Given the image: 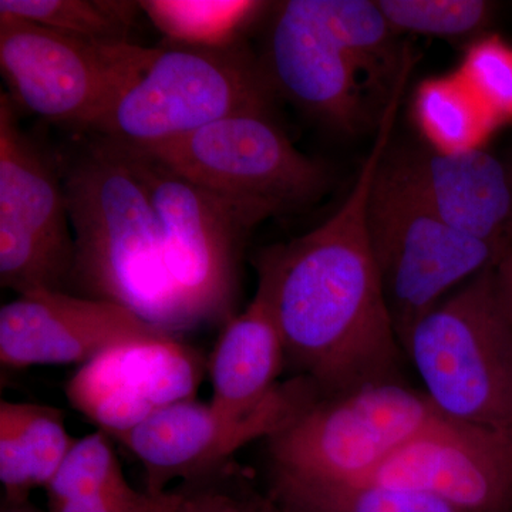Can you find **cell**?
<instances>
[{"instance_id": "26", "label": "cell", "mask_w": 512, "mask_h": 512, "mask_svg": "<svg viewBox=\"0 0 512 512\" xmlns=\"http://www.w3.org/2000/svg\"><path fill=\"white\" fill-rule=\"evenodd\" d=\"M460 77L491 119L512 117L511 46L497 37L480 40L464 57Z\"/></svg>"}, {"instance_id": "23", "label": "cell", "mask_w": 512, "mask_h": 512, "mask_svg": "<svg viewBox=\"0 0 512 512\" xmlns=\"http://www.w3.org/2000/svg\"><path fill=\"white\" fill-rule=\"evenodd\" d=\"M109 434L103 430L77 439L45 488L47 505L92 497L128 487Z\"/></svg>"}, {"instance_id": "29", "label": "cell", "mask_w": 512, "mask_h": 512, "mask_svg": "<svg viewBox=\"0 0 512 512\" xmlns=\"http://www.w3.org/2000/svg\"><path fill=\"white\" fill-rule=\"evenodd\" d=\"M495 276H497L498 289L508 315L512 319V242H505L501 248L497 261L494 264Z\"/></svg>"}, {"instance_id": "35", "label": "cell", "mask_w": 512, "mask_h": 512, "mask_svg": "<svg viewBox=\"0 0 512 512\" xmlns=\"http://www.w3.org/2000/svg\"><path fill=\"white\" fill-rule=\"evenodd\" d=\"M510 229H512V222H511L510 228H508V231H510Z\"/></svg>"}, {"instance_id": "28", "label": "cell", "mask_w": 512, "mask_h": 512, "mask_svg": "<svg viewBox=\"0 0 512 512\" xmlns=\"http://www.w3.org/2000/svg\"><path fill=\"white\" fill-rule=\"evenodd\" d=\"M146 491L134 490L131 485L121 490L76 498L47 505V512H141L148 503Z\"/></svg>"}, {"instance_id": "21", "label": "cell", "mask_w": 512, "mask_h": 512, "mask_svg": "<svg viewBox=\"0 0 512 512\" xmlns=\"http://www.w3.org/2000/svg\"><path fill=\"white\" fill-rule=\"evenodd\" d=\"M414 109L436 150L446 153L477 148L491 120L461 77H441L421 84Z\"/></svg>"}, {"instance_id": "25", "label": "cell", "mask_w": 512, "mask_h": 512, "mask_svg": "<svg viewBox=\"0 0 512 512\" xmlns=\"http://www.w3.org/2000/svg\"><path fill=\"white\" fill-rule=\"evenodd\" d=\"M0 420L9 423L19 434L32 460L37 488H46L77 440L67 431L62 410L2 400Z\"/></svg>"}, {"instance_id": "2", "label": "cell", "mask_w": 512, "mask_h": 512, "mask_svg": "<svg viewBox=\"0 0 512 512\" xmlns=\"http://www.w3.org/2000/svg\"><path fill=\"white\" fill-rule=\"evenodd\" d=\"M62 165L74 239L69 292L124 306L174 338L191 332L156 211L123 148L96 136Z\"/></svg>"}, {"instance_id": "12", "label": "cell", "mask_w": 512, "mask_h": 512, "mask_svg": "<svg viewBox=\"0 0 512 512\" xmlns=\"http://www.w3.org/2000/svg\"><path fill=\"white\" fill-rule=\"evenodd\" d=\"M363 481L431 495L461 512H512V429L441 416Z\"/></svg>"}, {"instance_id": "7", "label": "cell", "mask_w": 512, "mask_h": 512, "mask_svg": "<svg viewBox=\"0 0 512 512\" xmlns=\"http://www.w3.org/2000/svg\"><path fill=\"white\" fill-rule=\"evenodd\" d=\"M367 231L402 348L414 326L448 292L494 265L504 247L495 248L451 228L383 163L370 194Z\"/></svg>"}, {"instance_id": "20", "label": "cell", "mask_w": 512, "mask_h": 512, "mask_svg": "<svg viewBox=\"0 0 512 512\" xmlns=\"http://www.w3.org/2000/svg\"><path fill=\"white\" fill-rule=\"evenodd\" d=\"M138 9L123 0H0V15L94 43L130 42Z\"/></svg>"}, {"instance_id": "1", "label": "cell", "mask_w": 512, "mask_h": 512, "mask_svg": "<svg viewBox=\"0 0 512 512\" xmlns=\"http://www.w3.org/2000/svg\"><path fill=\"white\" fill-rule=\"evenodd\" d=\"M397 83L375 146L339 210L308 234L259 255L271 293L285 366L319 397L399 380L403 348L394 330L367 231V207L400 97Z\"/></svg>"}, {"instance_id": "32", "label": "cell", "mask_w": 512, "mask_h": 512, "mask_svg": "<svg viewBox=\"0 0 512 512\" xmlns=\"http://www.w3.org/2000/svg\"><path fill=\"white\" fill-rule=\"evenodd\" d=\"M180 488L181 495H183V500H181L180 512H198L197 504H195L194 498L192 495L188 493L187 490L181 485Z\"/></svg>"}, {"instance_id": "31", "label": "cell", "mask_w": 512, "mask_h": 512, "mask_svg": "<svg viewBox=\"0 0 512 512\" xmlns=\"http://www.w3.org/2000/svg\"><path fill=\"white\" fill-rule=\"evenodd\" d=\"M0 512H40L30 503L13 504L8 501H2V510Z\"/></svg>"}, {"instance_id": "18", "label": "cell", "mask_w": 512, "mask_h": 512, "mask_svg": "<svg viewBox=\"0 0 512 512\" xmlns=\"http://www.w3.org/2000/svg\"><path fill=\"white\" fill-rule=\"evenodd\" d=\"M271 498L285 512H461L431 495L389 485L305 480L272 473Z\"/></svg>"}, {"instance_id": "9", "label": "cell", "mask_w": 512, "mask_h": 512, "mask_svg": "<svg viewBox=\"0 0 512 512\" xmlns=\"http://www.w3.org/2000/svg\"><path fill=\"white\" fill-rule=\"evenodd\" d=\"M147 47L94 43L0 15V70L16 109L94 133Z\"/></svg>"}, {"instance_id": "34", "label": "cell", "mask_w": 512, "mask_h": 512, "mask_svg": "<svg viewBox=\"0 0 512 512\" xmlns=\"http://www.w3.org/2000/svg\"><path fill=\"white\" fill-rule=\"evenodd\" d=\"M275 512H284V511H282L281 508H279L278 505H276Z\"/></svg>"}, {"instance_id": "13", "label": "cell", "mask_w": 512, "mask_h": 512, "mask_svg": "<svg viewBox=\"0 0 512 512\" xmlns=\"http://www.w3.org/2000/svg\"><path fill=\"white\" fill-rule=\"evenodd\" d=\"M208 363L177 338L136 340L104 350L66 386L73 409L111 439L167 407L195 400Z\"/></svg>"}, {"instance_id": "24", "label": "cell", "mask_w": 512, "mask_h": 512, "mask_svg": "<svg viewBox=\"0 0 512 512\" xmlns=\"http://www.w3.org/2000/svg\"><path fill=\"white\" fill-rule=\"evenodd\" d=\"M390 28L396 32L440 37L473 35L493 16L484 0H377Z\"/></svg>"}, {"instance_id": "19", "label": "cell", "mask_w": 512, "mask_h": 512, "mask_svg": "<svg viewBox=\"0 0 512 512\" xmlns=\"http://www.w3.org/2000/svg\"><path fill=\"white\" fill-rule=\"evenodd\" d=\"M140 10L170 45L228 47L242 42L245 29L265 9L249 0H144Z\"/></svg>"}, {"instance_id": "17", "label": "cell", "mask_w": 512, "mask_h": 512, "mask_svg": "<svg viewBox=\"0 0 512 512\" xmlns=\"http://www.w3.org/2000/svg\"><path fill=\"white\" fill-rule=\"evenodd\" d=\"M285 349L268 285L259 278L254 299L222 328L208 360L211 404L229 416H249L278 389Z\"/></svg>"}, {"instance_id": "30", "label": "cell", "mask_w": 512, "mask_h": 512, "mask_svg": "<svg viewBox=\"0 0 512 512\" xmlns=\"http://www.w3.org/2000/svg\"><path fill=\"white\" fill-rule=\"evenodd\" d=\"M148 503L141 512H180L181 495L180 488L165 491L163 494H148Z\"/></svg>"}, {"instance_id": "4", "label": "cell", "mask_w": 512, "mask_h": 512, "mask_svg": "<svg viewBox=\"0 0 512 512\" xmlns=\"http://www.w3.org/2000/svg\"><path fill=\"white\" fill-rule=\"evenodd\" d=\"M403 350L443 416L512 429V319L494 265L424 316Z\"/></svg>"}, {"instance_id": "11", "label": "cell", "mask_w": 512, "mask_h": 512, "mask_svg": "<svg viewBox=\"0 0 512 512\" xmlns=\"http://www.w3.org/2000/svg\"><path fill=\"white\" fill-rule=\"evenodd\" d=\"M318 397L308 380L292 377L249 416H229L211 403L185 400L114 440L140 461L146 493L163 494L173 481L200 480L231 461L239 448L274 436Z\"/></svg>"}, {"instance_id": "8", "label": "cell", "mask_w": 512, "mask_h": 512, "mask_svg": "<svg viewBox=\"0 0 512 512\" xmlns=\"http://www.w3.org/2000/svg\"><path fill=\"white\" fill-rule=\"evenodd\" d=\"M138 151L192 183L266 208L274 217L303 210L329 187L326 168L293 146L272 114H237Z\"/></svg>"}, {"instance_id": "22", "label": "cell", "mask_w": 512, "mask_h": 512, "mask_svg": "<svg viewBox=\"0 0 512 512\" xmlns=\"http://www.w3.org/2000/svg\"><path fill=\"white\" fill-rule=\"evenodd\" d=\"M330 25L346 47L366 86H382L392 74L399 76L402 62L396 57L394 30L370 0H325Z\"/></svg>"}, {"instance_id": "6", "label": "cell", "mask_w": 512, "mask_h": 512, "mask_svg": "<svg viewBox=\"0 0 512 512\" xmlns=\"http://www.w3.org/2000/svg\"><path fill=\"white\" fill-rule=\"evenodd\" d=\"M443 414L426 393L394 380L318 397L268 441L272 473L357 483Z\"/></svg>"}, {"instance_id": "15", "label": "cell", "mask_w": 512, "mask_h": 512, "mask_svg": "<svg viewBox=\"0 0 512 512\" xmlns=\"http://www.w3.org/2000/svg\"><path fill=\"white\" fill-rule=\"evenodd\" d=\"M174 338L117 303L69 292L20 295L0 309V363L8 369L86 365L136 340Z\"/></svg>"}, {"instance_id": "5", "label": "cell", "mask_w": 512, "mask_h": 512, "mask_svg": "<svg viewBox=\"0 0 512 512\" xmlns=\"http://www.w3.org/2000/svg\"><path fill=\"white\" fill-rule=\"evenodd\" d=\"M120 147L150 195L168 275L191 330L227 325L237 308L247 239L274 215L192 183L141 151Z\"/></svg>"}, {"instance_id": "14", "label": "cell", "mask_w": 512, "mask_h": 512, "mask_svg": "<svg viewBox=\"0 0 512 512\" xmlns=\"http://www.w3.org/2000/svg\"><path fill=\"white\" fill-rule=\"evenodd\" d=\"M262 63L278 97L326 126L353 133L365 121L366 82L330 25L325 0L278 3Z\"/></svg>"}, {"instance_id": "10", "label": "cell", "mask_w": 512, "mask_h": 512, "mask_svg": "<svg viewBox=\"0 0 512 512\" xmlns=\"http://www.w3.org/2000/svg\"><path fill=\"white\" fill-rule=\"evenodd\" d=\"M74 239L62 173L0 94V285L20 295L69 292ZM70 293V292H69Z\"/></svg>"}, {"instance_id": "16", "label": "cell", "mask_w": 512, "mask_h": 512, "mask_svg": "<svg viewBox=\"0 0 512 512\" xmlns=\"http://www.w3.org/2000/svg\"><path fill=\"white\" fill-rule=\"evenodd\" d=\"M394 175L451 228L501 248L512 222V177L481 148L456 153L431 150L384 161Z\"/></svg>"}, {"instance_id": "27", "label": "cell", "mask_w": 512, "mask_h": 512, "mask_svg": "<svg viewBox=\"0 0 512 512\" xmlns=\"http://www.w3.org/2000/svg\"><path fill=\"white\" fill-rule=\"evenodd\" d=\"M229 463L200 480L181 484L194 498L198 512H275V501L242 487Z\"/></svg>"}, {"instance_id": "3", "label": "cell", "mask_w": 512, "mask_h": 512, "mask_svg": "<svg viewBox=\"0 0 512 512\" xmlns=\"http://www.w3.org/2000/svg\"><path fill=\"white\" fill-rule=\"evenodd\" d=\"M276 97L262 59L242 42L147 47L93 134L146 150L237 114H272Z\"/></svg>"}, {"instance_id": "33", "label": "cell", "mask_w": 512, "mask_h": 512, "mask_svg": "<svg viewBox=\"0 0 512 512\" xmlns=\"http://www.w3.org/2000/svg\"><path fill=\"white\" fill-rule=\"evenodd\" d=\"M508 238H510V241L512 242V229L508 231Z\"/></svg>"}]
</instances>
